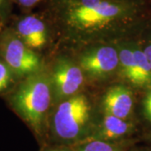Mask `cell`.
Masks as SVG:
<instances>
[{"label":"cell","instance_id":"cell-1","mask_svg":"<svg viewBox=\"0 0 151 151\" xmlns=\"http://www.w3.org/2000/svg\"><path fill=\"white\" fill-rule=\"evenodd\" d=\"M133 9L114 0H68L62 14L67 35L79 42L115 37L132 19Z\"/></svg>","mask_w":151,"mask_h":151},{"label":"cell","instance_id":"cell-2","mask_svg":"<svg viewBox=\"0 0 151 151\" xmlns=\"http://www.w3.org/2000/svg\"><path fill=\"white\" fill-rule=\"evenodd\" d=\"M96 124L89 99L76 93L59 103L50 119L49 128L56 142L75 145L90 137Z\"/></svg>","mask_w":151,"mask_h":151},{"label":"cell","instance_id":"cell-3","mask_svg":"<svg viewBox=\"0 0 151 151\" xmlns=\"http://www.w3.org/2000/svg\"><path fill=\"white\" fill-rule=\"evenodd\" d=\"M51 98L50 78L40 70L27 76L20 83L12 96V105L33 131L42 136Z\"/></svg>","mask_w":151,"mask_h":151},{"label":"cell","instance_id":"cell-4","mask_svg":"<svg viewBox=\"0 0 151 151\" xmlns=\"http://www.w3.org/2000/svg\"><path fill=\"white\" fill-rule=\"evenodd\" d=\"M2 54L6 64L16 75L27 76L41 70L42 65L39 55L17 35H9L4 38Z\"/></svg>","mask_w":151,"mask_h":151},{"label":"cell","instance_id":"cell-5","mask_svg":"<svg viewBox=\"0 0 151 151\" xmlns=\"http://www.w3.org/2000/svg\"><path fill=\"white\" fill-rule=\"evenodd\" d=\"M52 96L56 102H62L76 95L83 84V71L70 60L61 57L55 62L50 76Z\"/></svg>","mask_w":151,"mask_h":151},{"label":"cell","instance_id":"cell-6","mask_svg":"<svg viewBox=\"0 0 151 151\" xmlns=\"http://www.w3.org/2000/svg\"><path fill=\"white\" fill-rule=\"evenodd\" d=\"M119 65V50L110 45H97L84 51L79 59L81 70L92 78H104Z\"/></svg>","mask_w":151,"mask_h":151},{"label":"cell","instance_id":"cell-7","mask_svg":"<svg viewBox=\"0 0 151 151\" xmlns=\"http://www.w3.org/2000/svg\"><path fill=\"white\" fill-rule=\"evenodd\" d=\"M134 129V124L130 120L120 119L108 113H104L103 119L96 124L92 134L85 141H122L132 134Z\"/></svg>","mask_w":151,"mask_h":151},{"label":"cell","instance_id":"cell-8","mask_svg":"<svg viewBox=\"0 0 151 151\" xmlns=\"http://www.w3.org/2000/svg\"><path fill=\"white\" fill-rule=\"evenodd\" d=\"M103 108L104 113L129 120L134 108L133 93L127 86H112L103 96Z\"/></svg>","mask_w":151,"mask_h":151},{"label":"cell","instance_id":"cell-9","mask_svg":"<svg viewBox=\"0 0 151 151\" xmlns=\"http://www.w3.org/2000/svg\"><path fill=\"white\" fill-rule=\"evenodd\" d=\"M17 35L32 50H40L47 43V28L40 19L27 16L17 24Z\"/></svg>","mask_w":151,"mask_h":151},{"label":"cell","instance_id":"cell-10","mask_svg":"<svg viewBox=\"0 0 151 151\" xmlns=\"http://www.w3.org/2000/svg\"><path fill=\"white\" fill-rule=\"evenodd\" d=\"M134 68L132 85L137 87L151 88V65L143 48L134 45Z\"/></svg>","mask_w":151,"mask_h":151},{"label":"cell","instance_id":"cell-11","mask_svg":"<svg viewBox=\"0 0 151 151\" xmlns=\"http://www.w3.org/2000/svg\"><path fill=\"white\" fill-rule=\"evenodd\" d=\"M119 50L120 72L127 81L132 83L134 78V44H124L118 48Z\"/></svg>","mask_w":151,"mask_h":151},{"label":"cell","instance_id":"cell-12","mask_svg":"<svg viewBox=\"0 0 151 151\" xmlns=\"http://www.w3.org/2000/svg\"><path fill=\"white\" fill-rule=\"evenodd\" d=\"M76 151H126L127 142L87 140L72 145Z\"/></svg>","mask_w":151,"mask_h":151},{"label":"cell","instance_id":"cell-13","mask_svg":"<svg viewBox=\"0 0 151 151\" xmlns=\"http://www.w3.org/2000/svg\"><path fill=\"white\" fill-rule=\"evenodd\" d=\"M13 71L5 62L0 60V92L5 90L10 85Z\"/></svg>","mask_w":151,"mask_h":151},{"label":"cell","instance_id":"cell-14","mask_svg":"<svg viewBox=\"0 0 151 151\" xmlns=\"http://www.w3.org/2000/svg\"><path fill=\"white\" fill-rule=\"evenodd\" d=\"M144 114L145 119L151 124V88L144 100Z\"/></svg>","mask_w":151,"mask_h":151},{"label":"cell","instance_id":"cell-15","mask_svg":"<svg viewBox=\"0 0 151 151\" xmlns=\"http://www.w3.org/2000/svg\"><path fill=\"white\" fill-rule=\"evenodd\" d=\"M40 151H76L73 146L59 145H46L44 146Z\"/></svg>","mask_w":151,"mask_h":151},{"label":"cell","instance_id":"cell-16","mask_svg":"<svg viewBox=\"0 0 151 151\" xmlns=\"http://www.w3.org/2000/svg\"><path fill=\"white\" fill-rule=\"evenodd\" d=\"M143 50H144V51L146 55V57H147V59H148L151 65V41L149 44H147L145 47L143 48Z\"/></svg>","mask_w":151,"mask_h":151},{"label":"cell","instance_id":"cell-17","mask_svg":"<svg viewBox=\"0 0 151 151\" xmlns=\"http://www.w3.org/2000/svg\"><path fill=\"white\" fill-rule=\"evenodd\" d=\"M40 0H19V2L22 5L25 6V7H31V6L35 5Z\"/></svg>","mask_w":151,"mask_h":151},{"label":"cell","instance_id":"cell-18","mask_svg":"<svg viewBox=\"0 0 151 151\" xmlns=\"http://www.w3.org/2000/svg\"><path fill=\"white\" fill-rule=\"evenodd\" d=\"M2 1H3V0H0V4H1V3H2Z\"/></svg>","mask_w":151,"mask_h":151}]
</instances>
